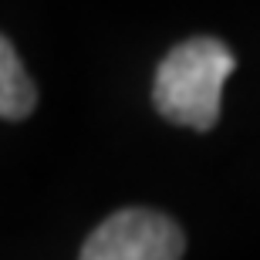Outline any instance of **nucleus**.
I'll return each instance as SVG.
<instances>
[{
  "mask_svg": "<svg viewBox=\"0 0 260 260\" xmlns=\"http://www.w3.org/2000/svg\"><path fill=\"white\" fill-rule=\"evenodd\" d=\"M38 105V88L24 71L17 51L4 34H0V118L20 122Z\"/></svg>",
  "mask_w": 260,
  "mask_h": 260,
  "instance_id": "7ed1b4c3",
  "label": "nucleus"
},
{
  "mask_svg": "<svg viewBox=\"0 0 260 260\" xmlns=\"http://www.w3.org/2000/svg\"><path fill=\"white\" fill-rule=\"evenodd\" d=\"M186 250V237L159 210H118L102 220L81 247L85 260H176Z\"/></svg>",
  "mask_w": 260,
  "mask_h": 260,
  "instance_id": "f03ea898",
  "label": "nucleus"
},
{
  "mask_svg": "<svg viewBox=\"0 0 260 260\" xmlns=\"http://www.w3.org/2000/svg\"><path fill=\"white\" fill-rule=\"evenodd\" d=\"M233 51L216 38H189L176 44L155 68V112L173 125L210 132L220 122L223 85L233 75Z\"/></svg>",
  "mask_w": 260,
  "mask_h": 260,
  "instance_id": "f257e3e1",
  "label": "nucleus"
}]
</instances>
